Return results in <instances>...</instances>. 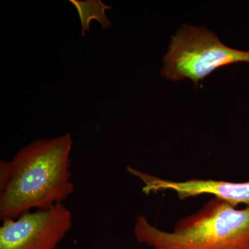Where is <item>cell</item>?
I'll return each mask as SVG.
<instances>
[{"instance_id": "cell-6", "label": "cell", "mask_w": 249, "mask_h": 249, "mask_svg": "<svg viewBox=\"0 0 249 249\" xmlns=\"http://www.w3.org/2000/svg\"><path fill=\"white\" fill-rule=\"evenodd\" d=\"M70 1L74 5L78 11L81 22L83 37H85L86 31L89 32L90 22L93 19L98 21L104 30L111 28V22L105 14L106 10L111 9V6L103 4L101 0H70Z\"/></svg>"}, {"instance_id": "cell-7", "label": "cell", "mask_w": 249, "mask_h": 249, "mask_svg": "<svg viewBox=\"0 0 249 249\" xmlns=\"http://www.w3.org/2000/svg\"><path fill=\"white\" fill-rule=\"evenodd\" d=\"M14 168L11 160H1L0 161V193L7 188L12 178Z\"/></svg>"}, {"instance_id": "cell-2", "label": "cell", "mask_w": 249, "mask_h": 249, "mask_svg": "<svg viewBox=\"0 0 249 249\" xmlns=\"http://www.w3.org/2000/svg\"><path fill=\"white\" fill-rule=\"evenodd\" d=\"M133 231L137 242L152 249H249V206L238 209L213 197L171 231L143 215L136 217Z\"/></svg>"}, {"instance_id": "cell-4", "label": "cell", "mask_w": 249, "mask_h": 249, "mask_svg": "<svg viewBox=\"0 0 249 249\" xmlns=\"http://www.w3.org/2000/svg\"><path fill=\"white\" fill-rule=\"evenodd\" d=\"M72 226L71 211L64 204L29 211L2 221L0 249H55Z\"/></svg>"}, {"instance_id": "cell-1", "label": "cell", "mask_w": 249, "mask_h": 249, "mask_svg": "<svg viewBox=\"0 0 249 249\" xmlns=\"http://www.w3.org/2000/svg\"><path fill=\"white\" fill-rule=\"evenodd\" d=\"M72 144L71 134L67 133L37 139L15 155L12 178L0 193L1 221L51 209L71 196L75 188L70 169Z\"/></svg>"}, {"instance_id": "cell-3", "label": "cell", "mask_w": 249, "mask_h": 249, "mask_svg": "<svg viewBox=\"0 0 249 249\" xmlns=\"http://www.w3.org/2000/svg\"><path fill=\"white\" fill-rule=\"evenodd\" d=\"M237 62H249V51L228 47L213 31L187 24L172 37L161 76L173 81L188 78L197 87L214 70Z\"/></svg>"}, {"instance_id": "cell-5", "label": "cell", "mask_w": 249, "mask_h": 249, "mask_svg": "<svg viewBox=\"0 0 249 249\" xmlns=\"http://www.w3.org/2000/svg\"><path fill=\"white\" fill-rule=\"evenodd\" d=\"M127 171L140 180L143 185L142 191L147 195L173 191L181 200L209 195L222 199L234 207L237 208L240 204L249 206V181L231 182L199 178L178 181L158 178L132 167H128Z\"/></svg>"}]
</instances>
